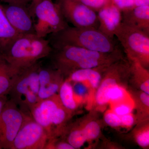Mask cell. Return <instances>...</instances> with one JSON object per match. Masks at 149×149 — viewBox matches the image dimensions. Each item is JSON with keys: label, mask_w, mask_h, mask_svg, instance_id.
Segmentation results:
<instances>
[{"label": "cell", "mask_w": 149, "mask_h": 149, "mask_svg": "<svg viewBox=\"0 0 149 149\" xmlns=\"http://www.w3.org/2000/svg\"><path fill=\"white\" fill-rule=\"evenodd\" d=\"M53 61L62 74H70L80 69L107 65L121 58L120 50L109 53L90 50L71 45L53 47Z\"/></svg>", "instance_id": "1"}, {"label": "cell", "mask_w": 149, "mask_h": 149, "mask_svg": "<svg viewBox=\"0 0 149 149\" xmlns=\"http://www.w3.org/2000/svg\"><path fill=\"white\" fill-rule=\"evenodd\" d=\"M52 50L49 40L33 33L19 35L0 55L11 66L20 70L50 55Z\"/></svg>", "instance_id": "2"}, {"label": "cell", "mask_w": 149, "mask_h": 149, "mask_svg": "<svg viewBox=\"0 0 149 149\" xmlns=\"http://www.w3.org/2000/svg\"><path fill=\"white\" fill-rule=\"evenodd\" d=\"M49 40L52 47L71 45L104 53L119 50L112 39L97 28L70 27L50 35Z\"/></svg>", "instance_id": "3"}, {"label": "cell", "mask_w": 149, "mask_h": 149, "mask_svg": "<svg viewBox=\"0 0 149 149\" xmlns=\"http://www.w3.org/2000/svg\"><path fill=\"white\" fill-rule=\"evenodd\" d=\"M40 67L41 64L38 62L32 66L19 70L8 94L11 100L22 110L29 114L32 108L39 101Z\"/></svg>", "instance_id": "4"}, {"label": "cell", "mask_w": 149, "mask_h": 149, "mask_svg": "<svg viewBox=\"0 0 149 149\" xmlns=\"http://www.w3.org/2000/svg\"><path fill=\"white\" fill-rule=\"evenodd\" d=\"M67 111L56 94L38 102L30 110V114L45 129L49 140L55 138L58 127L66 120Z\"/></svg>", "instance_id": "5"}, {"label": "cell", "mask_w": 149, "mask_h": 149, "mask_svg": "<svg viewBox=\"0 0 149 149\" xmlns=\"http://www.w3.org/2000/svg\"><path fill=\"white\" fill-rule=\"evenodd\" d=\"M33 16L37 17L34 28L35 34L39 37L45 38L68 26L58 4L52 0L40 1L34 8Z\"/></svg>", "instance_id": "6"}, {"label": "cell", "mask_w": 149, "mask_h": 149, "mask_svg": "<svg viewBox=\"0 0 149 149\" xmlns=\"http://www.w3.org/2000/svg\"><path fill=\"white\" fill-rule=\"evenodd\" d=\"M115 36L128 56L139 61L143 66L149 63V35L121 22Z\"/></svg>", "instance_id": "7"}, {"label": "cell", "mask_w": 149, "mask_h": 149, "mask_svg": "<svg viewBox=\"0 0 149 149\" xmlns=\"http://www.w3.org/2000/svg\"><path fill=\"white\" fill-rule=\"evenodd\" d=\"M30 116L8 100L0 113V149H10L19 129Z\"/></svg>", "instance_id": "8"}, {"label": "cell", "mask_w": 149, "mask_h": 149, "mask_svg": "<svg viewBox=\"0 0 149 149\" xmlns=\"http://www.w3.org/2000/svg\"><path fill=\"white\" fill-rule=\"evenodd\" d=\"M48 141L45 130L30 116L19 129L10 149H44Z\"/></svg>", "instance_id": "9"}, {"label": "cell", "mask_w": 149, "mask_h": 149, "mask_svg": "<svg viewBox=\"0 0 149 149\" xmlns=\"http://www.w3.org/2000/svg\"><path fill=\"white\" fill-rule=\"evenodd\" d=\"M57 3L65 20L80 28L99 26L97 14L78 0H58Z\"/></svg>", "instance_id": "10"}, {"label": "cell", "mask_w": 149, "mask_h": 149, "mask_svg": "<svg viewBox=\"0 0 149 149\" xmlns=\"http://www.w3.org/2000/svg\"><path fill=\"white\" fill-rule=\"evenodd\" d=\"M3 7L8 21L19 34L35 33L34 19L28 7L13 4Z\"/></svg>", "instance_id": "11"}, {"label": "cell", "mask_w": 149, "mask_h": 149, "mask_svg": "<svg viewBox=\"0 0 149 149\" xmlns=\"http://www.w3.org/2000/svg\"><path fill=\"white\" fill-rule=\"evenodd\" d=\"M98 29L112 39L122 22V12L110 2L97 12Z\"/></svg>", "instance_id": "12"}, {"label": "cell", "mask_w": 149, "mask_h": 149, "mask_svg": "<svg viewBox=\"0 0 149 149\" xmlns=\"http://www.w3.org/2000/svg\"><path fill=\"white\" fill-rule=\"evenodd\" d=\"M62 74L57 70H54L40 67L39 72V101L56 94L62 83H61Z\"/></svg>", "instance_id": "13"}, {"label": "cell", "mask_w": 149, "mask_h": 149, "mask_svg": "<svg viewBox=\"0 0 149 149\" xmlns=\"http://www.w3.org/2000/svg\"><path fill=\"white\" fill-rule=\"evenodd\" d=\"M122 22L149 35V6H140L122 12Z\"/></svg>", "instance_id": "14"}, {"label": "cell", "mask_w": 149, "mask_h": 149, "mask_svg": "<svg viewBox=\"0 0 149 149\" xmlns=\"http://www.w3.org/2000/svg\"><path fill=\"white\" fill-rule=\"evenodd\" d=\"M19 34L10 24L0 4V54L3 53Z\"/></svg>", "instance_id": "15"}, {"label": "cell", "mask_w": 149, "mask_h": 149, "mask_svg": "<svg viewBox=\"0 0 149 149\" xmlns=\"http://www.w3.org/2000/svg\"><path fill=\"white\" fill-rule=\"evenodd\" d=\"M19 71L11 66L0 55V97L8 95Z\"/></svg>", "instance_id": "16"}, {"label": "cell", "mask_w": 149, "mask_h": 149, "mask_svg": "<svg viewBox=\"0 0 149 149\" xmlns=\"http://www.w3.org/2000/svg\"><path fill=\"white\" fill-rule=\"evenodd\" d=\"M97 67L74 70L70 74V80L75 82L88 81L93 88H97L100 83L102 77L97 69Z\"/></svg>", "instance_id": "17"}, {"label": "cell", "mask_w": 149, "mask_h": 149, "mask_svg": "<svg viewBox=\"0 0 149 149\" xmlns=\"http://www.w3.org/2000/svg\"><path fill=\"white\" fill-rule=\"evenodd\" d=\"M112 67L109 70L107 77L102 82L96 94V102L100 105H103L108 102L109 100L108 98V93L109 89L117 84L115 77L114 70L113 67Z\"/></svg>", "instance_id": "18"}, {"label": "cell", "mask_w": 149, "mask_h": 149, "mask_svg": "<svg viewBox=\"0 0 149 149\" xmlns=\"http://www.w3.org/2000/svg\"><path fill=\"white\" fill-rule=\"evenodd\" d=\"M59 93L60 100L65 108L68 111L75 109L77 104L74 99L73 88L69 81L62 83Z\"/></svg>", "instance_id": "19"}, {"label": "cell", "mask_w": 149, "mask_h": 149, "mask_svg": "<svg viewBox=\"0 0 149 149\" xmlns=\"http://www.w3.org/2000/svg\"><path fill=\"white\" fill-rule=\"evenodd\" d=\"M87 141L83 130L75 129L70 133L68 143L71 145L74 149H78L83 146Z\"/></svg>", "instance_id": "20"}, {"label": "cell", "mask_w": 149, "mask_h": 149, "mask_svg": "<svg viewBox=\"0 0 149 149\" xmlns=\"http://www.w3.org/2000/svg\"><path fill=\"white\" fill-rule=\"evenodd\" d=\"M82 130L87 140H93L98 137L100 132V127L97 123L91 121L85 125Z\"/></svg>", "instance_id": "21"}, {"label": "cell", "mask_w": 149, "mask_h": 149, "mask_svg": "<svg viewBox=\"0 0 149 149\" xmlns=\"http://www.w3.org/2000/svg\"><path fill=\"white\" fill-rule=\"evenodd\" d=\"M96 12L108 3L109 0H78Z\"/></svg>", "instance_id": "22"}, {"label": "cell", "mask_w": 149, "mask_h": 149, "mask_svg": "<svg viewBox=\"0 0 149 149\" xmlns=\"http://www.w3.org/2000/svg\"><path fill=\"white\" fill-rule=\"evenodd\" d=\"M124 95V91L117 84L112 87L108 93V98L109 101L118 100L123 98Z\"/></svg>", "instance_id": "23"}, {"label": "cell", "mask_w": 149, "mask_h": 149, "mask_svg": "<svg viewBox=\"0 0 149 149\" xmlns=\"http://www.w3.org/2000/svg\"><path fill=\"white\" fill-rule=\"evenodd\" d=\"M118 8L121 12L131 9L135 7L134 0H109Z\"/></svg>", "instance_id": "24"}, {"label": "cell", "mask_w": 149, "mask_h": 149, "mask_svg": "<svg viewBox=\"0 0 149 149\" xmlns=\"http://www.w3.org/2000/svg\"><path fill=\"white\" fill-rule=\"evenodd\" d=\"M105 122L111 127H118L121 125L120 116L114 113H108L104 116Z\"/></svg>", "instance_id": "25"}, {"label": "cell", "mask_w": 149, "mask_h": 149, "mask_svg": "<svg viewBox=\"0 0 149 149\" xmlns=\"http://www.w3.org/2000/svg\"><path fill=\"white\" fill-rule=\"evenodd\" d=\"M136 141L141 147H148L149 145V130H146L139 134L136 138Z\"/></svg>", "instance_id": "26"}, {"label": "cell", "mask_w": 149, "mask_h": 149, "mask_svg": "<svg viewBox=\"0 0 149 149\" xmlns=\"http://www.w3.org/2000/svg\"><path fill=\"white\" fill-rule=\"evenodd\" d=\"M76 84L74 85L73 88V93L77 95L80 97H83L87 94L88 89L85 85H83L81 82H76Z\"/></svg>", "instance_id": "27"}, {"label": "cell", "mask_w": 149, "mask_h": 149, "mask_svg": "<svg viewBox=\"0 0 149 149\" xmlns=\"http://www.w3.org/2000/svg\"><path fill=\"white\" fill-rule=\"evenodd\" d=\"M131 111V109L130 107L125 104H121L115 108L114 109V113L121 116L130 113Z\"/></svg>", "instance_id": "28"}, {"label": "cell", "mask_w": 149, "mask_h": 149, "mask_svg": "<svg viewBox=\"0 0 149 149\" xmlns=\"http://www.w3.org/2000/svg\"><path fill=\"white\" fill-rule=\"evenodd\" d=\"M120 117V119H121V125L127 126V127H130V126H132L134 123V118L130 113L124 115Z\"/></svg>", "instance_id": "29"}, {"label": "cell", "mask_w": 149, "mask_h": 149, "mask_svg": "<svg viewBox=\"0 0 149 149\" xmlns=\"http://www.w3.org/2000/svg\"><path fill=\"white\" fill-rule=\"evenodd\" d=\"M0 1H3L4 2L7 3L8 4L17 5L27 6L28 4H30L32 0H0Z\"/></svg>", "instance_id": "30"}, {"label": "cell", "mask_w": 149, "mask_h": 149, "mask_svg": "<svg viewBox=\"0 0 149 149\" xmlns=\"http://www.w3.org/2000/svg\"><path fill=\"white\" fill-rule=\"evenodd\" d=\"M140 99L141 102L147 107L149 106V94L145 93H142L140 95Z\"/></svg>", "instance_id": "31"}, {"label": "cell", "mask_w": 149, "mask_h": 149, "mask_svg": "<svg viewBox=\"0 0 149 149\" xmlns=\"http://www.w3.org/2000/svg\"><path fill=\"white\" fill-rule=\"evenodd\" d=\"M141 89L142 91H143L144 93L149 94V80L147 79L142 83L141 86Z\"/></svg>", "instance_id": "32"}, {"label": "cell", "mask_w": 149, "mask_h": 149, "mask_svg": "<svg viewBox=\"0 0 149 149\" xmlns=\"http://www.w3.org/2000/svg\"><path fill=\"white\" fill-rule=\"evenodd\" d=\"M41 1L42 0H32L31 3L29 5V10L30 11V13H31L33 19L34 18V16H33V11H34V8H35L36 5Z\"/></svg>", "instance_id": "33"}, {"label": "cell", "mask_w": 149, "mask_h": 149, "mask_svg": "<svg viewBox=\"0 0 149 149\" xmlns=\"http://www.w3.org/2000/svg\"><path fill=\"white\" fill-rule=\"evenodd\" d=\"M135 6H149V0H134Z\"/></svg>", "instance_id": "34"}, {"label": "cell", "mask_w": 149, "mask_h": 149, "mask_svg": "<svg viewBox=\"0 0 149 149\" xmlns=\"http://www.w3.org/2000/svg\"><path fill=\"white\" fill-rule=\"evenodd\" d=\"M6 96L3 97H0V113L2 110L5 104L6 103L8 100Z\"/></svg>", "instance_id": "35"}]
</instances>
